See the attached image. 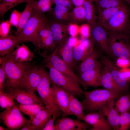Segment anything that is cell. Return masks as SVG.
Instances as JSON below:
<instances>
[{"mask_svg": "<svg viewBox=\"0 0 130 130\" xmlns=\"http://www.w3.org/2000/svg\"><path fill=\"white\" fill-rule=\"evenodd\" d=\"M123 0H97L98 9H103L117 6L122 4Z\"/></svg>", "mask_w": 130, "mask_h": 130, "instance_id": "36", "label": "cell"}, {"mask_svg": "<svg viewBox=\"0 0 130 130\" xmlns=\"http://www.w3.org/2000/svg\"><path fill=\"white\" fill-rule=\"evenodd\" d=\"M14 105L13 99L10 97L4 91H0V105L1 107L8 109Z\"/></svg>", "mask_w": 130, "mask_h": 130, "instance_id": "37", "label": "cell"}, {"mask_svg": "<svg viewBox=\"0 0 130 130\" xmlns=\"http://www.w3.org/2000/svg\"><path fill=\"white\" fill-rule=\"evenodd\" d=\"M68 24L55 20L48 21L46 25L50 30L54 40V49L67 37Z\"/></svg>", "mask_w": 130, "mask_h": 130, "instance_id": "16", "label": "cell"}, {"mask_svg": "<svg viewBox=\"0 0 130 130\" xmlns=\"http://www.w3.org/2000/svg\"><path fill=\"white\" fill-rule=\"evenodd\" d=\"M92 0V1H96L97 0Z\"/></svg>", "mask_w": 130, "mask_h": 130, "instance_id": "59", "label": "cell"}, {"mask_svg": "<svg viewBox=\"0 0 130 130\" xmlns=\"http://www.w3.org/2000/svg\"><path fill=\"white\" fill-rule=\"evenodd\" d=\"M120 73L124 79L128 82L130 81V68L127 67L120 69Z\"/></svg>", "mask_w": 130, "mask_h": 130, "instance_id": "50", "label": "cell"}, {"mask_svg": "<svg viewBox=\"0 0 130 130\" xmlns=\"http://www.w3.org/2000/svg\"><path fill=\"white\" fill-rule=\"evenodd\" d=\"M69 9L66 7L56 5L52 10L55 20L66 24L72 21Z\"/></svg>", "mask_w": 130, "mask_h": 130, "instance_id": "30", "label": "cell"}, {"mask_svg": "<svg viewBox=\"0 0 130 130\" xmlns=\"http://www.w3.org/2000/svg\"><path fill=\"white\" fill-rule=\"evenodd\" d=\"M67 92L69 101L65 116L74 115L76 117L77 120H83L85 115L81 102L76 98L75 95L70 92Z\"/></svg>", "mask_w": 130, "mask_h": 130, "instance_id": "23", "label": "cell"}, {"mask_svg": "<svg viewBox=\"0 0 130 130\" xmlns=\"http://www.w3.org/2000/svg\"><path fill=\"white\" fill-rule=\"evenodd\" d=\"M22 13V12H20L16 9L12 11L9 20L11 25L17 27Z\"/></svg>", "mask_w": 130, "mask_h": 130, "instance_id": "43", "label": "cell"}, {"mask_svg": "<svg viewBox=\"0 0 130 130\" xmlns=\"http://www.w3.org/2000/svg\"><path fill=\"white\" fill-rule=\"evenodd\" d=\"M36 0H2L0 4V15L3 17L5 13L12 8L20 4L29 3Z\"/></svg>", "mask_w": 130, "mask_h": 130, "instance_id": "34", "label": "cell"}, {"mask_svg": "<svg viewBox=\"0 0 130 130\" xmlns=\"http://www.w3.org/2000/svg\"><path fill=\"white\" fill-rule=\"evenodd\" d=\"M6 56L4 65L6 74L5 88L19 89L20 81L24 72L30 68L24 62L15 61L12 52Z\"/></svg>", "mask_w": 130, "mask_h": 130, "instance_id": "2", "label": "cell"}, {"mask_svg": "<svg viewBox=\"0 0 130 130\" xmlns=\"http://www.w3.org/2000/svg\"><path fill=\"white\" fill-rule=\"evenodd\" d=\"M33 2L27 3L23 11L22 12L19 21L16 27L15 36L19 35L31 17L32 12Z\"/></svg>", "mask_w": 130, "mask_h": 130, "instance_id": "29", "label": "cell"}, {"mask_svg": "<svg viewBox=\"0 0 130 130\" xmlns=\"http://www.w3.org/2000/svg\"><path fill=\"white\" fill-rule=\"evenodd\" d=\"M115 101L114 106L120 114L130 110V92L121 95Z\"/></svg>", "mask_w": 130, "mask_h": 130, "instance_id": "31", "label": "cell"}, {"mask_svg": "<svg viewBox=\"0 0 130 130\" xmlns=\"http://www.w3.org/2000/svg\"><path fill=\"white\" fill-rule=\"evenodd\" d=\"M123 94L105 88L85 91L83 93L85 98L81 102L84 111L88 113L94 111H98L103 105L115 100Z\"/></svg>", "mask_w": 130, "mask_h": 130, "instance_id": "1", "label": "cell"}, {"mask_svg": "<svg viewBox=\"0 0 130 130\" xmlns=\"http://www.w3.org/2000/svg\"><path fill=\"white\" fill-rule=\"evenodd\" d=\"M53 4L56 6H64L70 10L72 8L73 4L70 0H53Z\"/></svg>", "mask_w": 130, "mask_h": 130, "instance_id": "48", "label": "cell"}, {"mask_svg": "<svg viewBox=\"0 0 130 130\" xmlns=\"http://www.w3.org/2000/svg\"><path fill=\"white\" fill-rule=\"evenodd\" d=\"M11 25L9 20L3 21L0 25V37L8 36Z\"/></svg>", "mask_w": 130, "mask_h": 130, "instance_id": "44", "label": "cell"}, {"mask_svg": "<svg viewBox=\"0 0 130 130\" xmlns=\"http://www.w3.org/2000/svg\"><path fill=\"white\" fill-rule=\"evenodd\" d=\"M124 3L117 7L103 9H98V15L97 18V23L103 26L120 8Z\"/></svg>", "mask_w": 130, "mask_h": 130, "instance_id": "32", "label": "cell"}, {"mask_svg": "<svg viewBox=\"0 0 130 130\" xmlns=\"http://www.w3.org/2000/svg\"><path fill=\"white\" fill-rule=\"evenodd\" d=\"M126 2L130 5V0H123Z\"/></svg>", "mask_w": 130, "mask_h": 130, "instance_id": "56", "label": "cell"}, {"mask_svg": "<svg viewBox=\"0 0 130 130\" xmlns=\"http://www.w3.org/2000/svg\"><path fill=\"white\" fill-rule=\"evenodd\" d=\"M39 70L41 78L36 90L42 103L48 110L54 111L59 109L50 92V81L48 73L43 68L41 67L39 68Z\"/></svg>", "mask_w": 130, "mask_h": 130, "instance_id": "7", "label": "cell"}, {"mask_svg": "<svg viewBox=\"0 0 130 130\" xmlns=\"http://www.w3.org/2000/svg\"><path fill=\"white\" fill-rule=\"evenodd\" d=\"M40 48L54 49V40L52 36L40 39Z\"/></svg>", "mask_w": 130, "mask_h": 130, "instance_id": "40", "label": "cell"}, {"mask_svg": "<svg viewBox=\"0 0 130 130\" xmlns=\"http://www.w3.org/2000/svg\"><path fill=\"white\" fill-rule=\"evenodd\" d=\"M21 130H34V129L31 123V120L24 125L20 129Z\"/></svg>", "mask_w": 130, "mask_h": 130, "instance_id": "53", "label": "cell"}, {"mask_svg": "<svg viewBox=\"0 0 130 130\" xmlns=\"http://www.w3.org/2000/svg\"><path fill=\"white\" fill-rule=\"evenodd\" d=\"M43 104L42 103L27 105L20 104L18 107L21 111L32 120L40 111L46 109Z\"/></svg>", "mask_w": 130, "mask_h": 130, "instance_id": "28", "label": "cell"}, {"mask_svg": "<svg viewBox=\"0 0 130 130\" xmlns=\"http://www.w3.org/2000/svg\"><path fill=\"white\" fill-rule=\"evenodd\" d=\"M129 35L128 36L127 35V36L128 37V38L129 39V38H130V27H129Z\"/></svg>", "mask_w": 130, "mask_h": 130, "instance_id": "57", "label": "cell"}, {"mask_svg": "<svg viewBox=\"0 0 130 130\" xmlns=\"http://www.w3.org/2000/svg\"><path fill=\"white\" fill-rule=\"evenodd\" d=\"M82 39H88L91 34L90 26L87 24H83L79 26V32Z\"/></svg>", "mask_w": 130, "mask_h": 130, "instance_id": "41", "label": "cell"}, {"mask_svg": "<svg viewBox=\"0 0 130 130\" xmlns=\"http://www.w3.org/2000/svg\"><path fill=\"white\" fill-rule=\"evenodd\" d=\"M93 50L92 44L90 40L82 39L79 44L73 47L74 58L75 63L82 61Z\"/></svg>", "mask_w": 130, "mask_h": 130, "instance_id": "21", "label": "cell"}, {"mask_svg": "<svg viewBox=\"0 0 130 130\" xmlns=\"http://www.w3.org/2000/svg\"><path fill=\"white\" fill-rule=\"evenodd\" d=\"M102 26L97 23L91 28V33L94 40L106 54H110L109 51L108 35L106 31Z\"/></svg>", "mask_w": 130, "mask_h": 130, "instance_id": "19", "label": "cell"}, {"mask_svg": "<svg viewBox=\"0 0 130 130\" xmlns=\"http://www.w3.org/2000/svg\"><path fill=\"white\" fill-rule=\"evenodd\" d=\"M53 0H38L33 2L32 12L37 13L40 8L44 5L49 3L53 4Z\"/></svg>", "mask_w": 130, "mask_h": 130, "instance_id": "45", "label": "cell"}, {"mask_svg": "<svg viewBox=\"0 0 130 130\" xmlns=\"http://www.w3.org/2000/svg\"><path fill=\"white\" fill-rule=\"evenodd\" d=\"M18 107L14 105L0 114V118L9 129L15 130L21 128L29 121L21 113Z\"/></svg>", "mask_w": 130, "mask_h": 130, "instance_id": "8", "label": "cell"}, {"mask_svg": "<svg viewBox=\"0 0 130 130\" xmlns=\"http://www.w3.org/2000/svg\"><path fill=\"white\" fill-rule=\"evenodd\" d=\"M42 54L45 59L49 61L57 70L80 84L78 77L75 74L73 69L59 56L56 48L49 56Z\"/></svg>", "mask_w": 130, "mask_h": 130, "instance_id": "11", "label": "cell"}, {"mask_svg": "<svg viewBox=\"0 0 130 130\" xmlns=\"http://www.w3.org/2000/svg\"><path fill=\"white\" fill-rule=\"evenodd\" d=\"M99 55L97 51L93 49L79 65L78 68L79 74L101 67L100 64L98 60Z\"/></svg>", "mask_w": 130, "mask_h": 130, "instance_id": "24", "label": "cell"}, {"mask_svg": "<svg viewBox=\"0 0 130 130\" xmlns=\"http://www.w3.org/2000/svg\"><path fill=\"white\" fill-rule=\"evenodd\" d=\"M70 15L72 21L78 22L86 21L85 10L83 5L75 7L70 12Z\"/></svg>", "mask_w": 130, "mask_h": 130, "instance_id": "35", "label": "cell"}, {"mask_svg": "<svg viewBox=\"0 0 130 130\" xmlns=\"http://www.w3.org/2000/svg\"><path fill=\"white\" fill-rule=\"evenodd\" d=\"M48 21L44 14L32 13L29 19L19 35L25 42L30 41L36 48L40 49L38 32L42 27L46 24Z\"/></svg>", "mask_w": 130, "mask_h": 130, "instance_id": "3", "label": "cell"}, {"mask_svg": "<svg viewBox=\"0 0 130 130\" xmlns=\"http://www.w3.org/2000/svg\"><path fill=\"white\" fill-rule=\"evenodd\" d=\"M101 67L79 73L78 77L81 84L86 89L88 86H101L100 81Z\"/></svg>", "mask_w": 130, "mask_h": 130, "instance_id": "17", "label": "cell"}, {"mask_svg": "<svg viewBox=\"0 0 130 130\" xmlns=\"http://www.w3.org/2000/svg\"><path fill=\"white\" fill-rule=\"evenodd\" d=\"M41 78L39 68L36 67L30 68L24 72L20 81L19 89L34 93Z\"/></svg>", "mask_w": 130, "mask_h": 130, "instance_id": "9", "label": "cell"}, {"mask_svg": "<svg viewBox=\"0 0 130 130\" xmlns=\"http://www.w3.org/2000/svg\"><path fill=\"white\" fill-rule=\"evenodd\" d=\"M67 31L72 37H75L79 32V26L73 23H68L67 26Z\"/></svg>", "mask_w": 130, "mask_h": 130, "instance_id": "46", "label": "cell"}, {"mask_svg": "<svg viewBox=\"0 0 130 130\" xmlns=\"http://www.w3.org/2000/svg\"><path fill=\"white\" fill-rule=\"evenodd\" d=\"M55 111L45 109L39 112L32 120L31 119V124L34 130H42Z\"/></svg>", "mask_w": 130, "mask_h": 130, "instance_id": "27", "label": "cell"}, {"mask_svg": "<svg viewBox=\"0 0 130 130\" xmlns=\"http://www.w3.org/2000/svg\"><path fill=\"white\" fill-rule=\"evenodd\" d=\"M55 125V130H85L90 127L85 122L66 117L58 119Z\"/></svg>", "mask_w": 130, "mask_h": 130, "instance_id": "18", "label": "cell"}, {"mask_svg": "<svg viewBox=\"0 0 130 130\" xmlns=\"http://www.w3.org/2000/svg\"><path fill=\"white\" fill-rule=\"evenodd\" d=\"M75 7L83 6L85 0H70Z\"/></svg>", "mask_w": 130, "mask_h": 130, "instance_id": "54", "label": "cell"}, {"mask_svg": "<svg viewBox=\"0 0 130 130\" xmlns=\"http://www.w3.org/2000/svg\"><path fill=\"white\" fill-rule=\"evenodd\" d=\"M38 34L40 40L41 39L45 38L52 35L50 30L46 24L42 27L39 29L38 32Z\"/></svg>", "mask_w": 130, "mask_h": 130, "instance_id": "47", "label": "cell"}, {"mask_svg": "<svg viewBox=\"0 0 130 130\" xmlns=\"http://www.w3.org/2000/svg\"><path fill=\"white\" fill-rule=\"evenodd\" d=\"M108 42L110 54L118 58L128 59L130 43L126 34L110 32L108 36Z\"/></svg>", "mask_w": 130, "mask_h": 130, "instance_id": "5", "label": "cell"}, {"mask_svg": "<svg viewBox=\"0 0 130 130\" xmlns=\"http://www.w3.org/2000/svg\"><path fill=\"white\" fill-rule=\"evenodd\" d=\"M16 47V50L12 52L13 59L15 62H22L30 61L34 58L33 53L23 43L20 45H17Z\"/></svg>", "mask_w": 130, "mask_h": 130, "instance_id": "26", "label": "cell"}, {"mask_svg": "<svg viewBox=\"0 0 130 130\" xmlns=\"http://www.w3.org/2000/svg\"><path fill=\"white\" fill-rule=\"evenodd\" d=\"M25 41L19 36H7L0 38V54L2 57L10 54L14 47Z\"/></svg>", "mask_w": 130, "mask_h": 130, "instance_id": "20", "label": "cell"}, {"mask_svg": "<svg viewBox=\"0 0 130 130\" xmlns=\"http://www.w3.org/2000/svg\"><path fill=\"white\" fill-rule=\"evenodd\" d=\"M101 61L108 70L116 84L124 94L130 92L129 84L121 75L120 69L110 60L102 55H100Z\"/></svg>", "mask_w": 130, "mask_h": 130, "instance_id": "10", "label": "cell"}, {"mask_svg": "<svg viewBox=\"0 0 130 130\" xmlns=\"http://www.w3.org/2000/svg\"><path fill=\"white\" fill-rule=\"evenodd\" d=\"M117 64L122 68L128 67L130 65V63L128 58H119L117 60Z\"/></svg>", "mask_w": 130, "mask_h": 130, "instance_id": "49", "label": "cell"}, {"mask_svg": "<svg viewBox=\"0 0 130 130\" xmlns=\"http://www.w3.org/2000/svg\"><path fill=\"white\" fill-rule=\"evenodd\" d=\"M100 81L101 86L104 88L114 92L124 94L118 87L110 72L104 66L101 70Z\"/></svg>", "mask_w": 130, "mask_h": 130, "instance_id": "25", "label": "cell"}, {"mask_svg": "<svg viewBox=\"0 0 130 130\" xmlns=\"http://www.w3.org/2000/svg\"><path fill=\"white\" fill-rule=\"evenodd\" d=\"M6 56L4 57V60L1 64L0 67V91L4 90L5 87V80L6 74L4 68Z\"/></svg>", "mask_w": 130, "mask_h": 130, "instance_id": "42", "label": "cell"}, {"mask_svg": "<svg viewBox=\"0 0 130 130\" xmlns=\"http://www.w3.org/2000/svg\"><path fill=\"white\" fill-rule=\"evenodd\" d=\"M51 84L50 92L53 99L58 108L65 116L69 101L68 92L59 86Z\"/></svg>", "mask_w": 130, "mask_h": 130, "instance_id": "15", "label": "cell"}, {"mask_svg": "<svg viewBox=\"0 0 130 130\" xmlns=\"http://www.w3.org/2000/svg\"><path fill=\"white\" fill-rule=\"evenodd\" d=\"M68 40L67 37L56 48L62 59L73 69L76 63L74 58L73 47L69 44Z\"/></svg>", "mask_w": 130, "mask_h": 130, "instance_id": "22", "label": "cell"}, {"mask_svg": "<svg viewBox=\"0 0 130 130\" xmlns=\"http://www.w3.org/2000/svg\"><path fill=\"white\" fill-rule=\"evenodd\" d=\"M130 12L124 3L110 19L103 26L110 32L124 33L129 28Z\"/></svg>", "mask_w": 130, "mask_h": 130, "instance_id": "6", "label": "cell"}, {"mask_svg": "<svg viewBox=\"0 0 130 130\" xmlns=\"http://www.w3.org/2000/svg\"><path fill=\"white\" fill-rule=\"evenodd\" d=\"M68 42L69 44L73 47L79 44V41H78L75 37H71L68 39Z\"/></svg>", "mask_w": 130, "mask_h": 130, "instance_id": "52", "label": "cell"}, {"mask_svg": "<svg viewBox=\"0 0 130 130\" xmlns=\"http://www.w3.org/2000/svg\"><path fill=\"white\" fill-rule=\"evenodd\" d=\"M53 4L49 3L44 5L39 9L37 13L41 14H44L45 13L51 10L52 5Z\"/></svg>", "mask_w": 130, "mask_h": 130, "instance_id": "51", "label": "cell"}, {"mask_svg": "<svg viewBox=\"0 0 130 130\" xmlns=\"http://www.w3.org/2000/svg\"><path fill=\"white\" fill-rule=\"evenodd\" d=\"M2 0H0V1L1 2V1Z\"/></svg>", "mask_w": 130, "mask_h": 130, "instance_id": "60", "label": "cell"}, {"mask_svg": "<svg viewBox=\"0 0 130 130\" xmlns=\"http://www.w3.org/2000/svg\"><path fill=\"white\" fill-rule=\"evenodd\" d=\"M46 66L49 69V77L51 84H55L62 87L66 91L78 97H81L84 92L79 83L60 72L45 59Z\"/></svg>", "mask_w": 130, "mask_h": 130, "instance_id": "4", "label": "cell"}, {"mask_svg": "<svg viewBox=\"0 0 130 130\" xmlns=\"http://www.w3.org/2000/svg\"><path fill=\"white\" fill-rule=\"evenodd\" d=\"M130 128V110L120 114L119 130H127Z\"/></svg>", "mask_w": 130, "mask_h": 130, "instance_id": "38", "label": "cell"}, {"mask_svg": "<svg viewBox=\"0 0 130 130\" xmlns=\"http://www.w3.org/2000/svg\"><path fill=\"white\" fill-rule=\"evenodd\" d=\"M0 130H7V129L5 128L4 127L0 126Z\"/></svg>", "mask_w": 130, "mask_h": 130, "instance_id": "55", "label": "cell"}, {"mask_svg": "<svg viewBox=\"0 0 130 130\" xmlns=\"http://www.w3.org/2000/svg\"><path fill=\"white\" fill-rule=\"evenodd\" d=\"M91 125L90 130H110L112 129L109 124L104 115L101 112L94 111L84 116L83 120Z\"/></svg>", "mask_w": 130, "mask_h": 130, "instance_id": "13", "label": "cell"}, {"mask_svg": "<svg viewBox=\"0 0 130 130\" xmlns=\"http://www.w3.org/2000/svg\"><path fill=\"white\" fill-rule=\"evenodd\" d=\"M115 100L103 105L98 111L106 117L107 122L112 130H119L120 114L114 106Z\"/></svg>", "mask_w": 130, "mask_h": 130, "instance_id": "14", "label": "cell"}, {"mask_svg": "<svg viewBox=\"0 0 130 130\" xmlns=\"http://www.w3.org/2000/svg\"><path fill=\"white\" fill-rule=\"evenodd\" d=\"M60 114L59 109L55 110L42 130H55V125L54 123L55 120L59 117Z\"/></svg>", "mask_w": 130, "mask_h": 130, "instance_id": "39", "label": "cell"}, {"mask_svg": "<svg viewBox=\"0 0 130 130\" xmlns=\"http://www.w3.org/2000/svg\"><path fill=\"white\" fill-rule=\"evenodd\" d=\"M128 59L129 60V61L130 63V54H129V56L128 58Z\"/></svg>", "mask_w": 130, "mask_h": 130, "instance_id": "58", "label": "cell"}, {"mask_svg": "<svg viewBox=\"0 0 130 130\" xmlns=\"http://www.w3.org/2000/svg\"><path fill=\"white\" fill-rule=\"evenodd\" d=\"M92 1L91 0H85L83 5L85 10L86 21L91 27L97 23Z\"/></svg>", "mask_w": 130, "mask_h": 130, "instance_id": "33", "label": "cell"}, {"mask_svg": "<svg viewBox=\"0 0 130 130\" xmlns=\"http://www.w3.org/2000/svg\"><path fill=\"white\" fill-rule=\"evenodd\" d=\"M4 91L9 97L14 99L21 104L27 105L42 103L40 98L34 93H29L19 89L14 90L5 88Z\"/></svg>", "mask_w": 130, "mask_h": 130, "instance_id": "12", "label": "cell"}]
</instances>
